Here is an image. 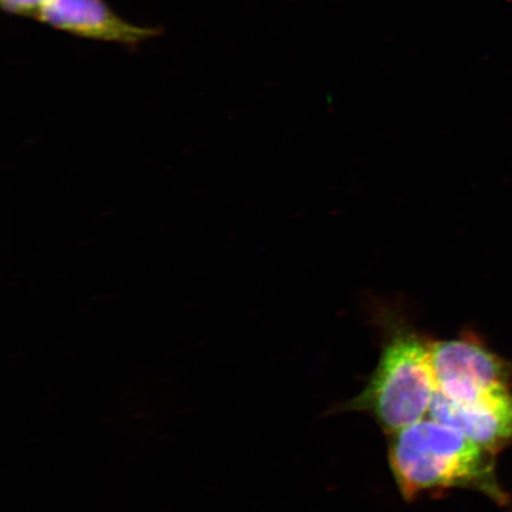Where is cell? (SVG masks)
<instances>
[{"instance_id":"1","label":"cell","mask_w":512,"mask_h":512,"mask_svg":"<svg viewBox=\"0 0 512 512\" xmlns=\"http://www.w3.org/2000/svg\"><path fill=\"white\" fill-rule=\"evenodd\" d=\"M495 457L456 428L430 416L389 435L390 471L407 502L462 489L504 504L507 495L496 477Z\"/></svg>"},{"instance_id":"2","label":"cell","mask_w":512,"mask_h":512,"mask_svg":"<svg viewBox=\"0 0 512 512\" xmlns=\"http://www.w3.org/2000/svg\"><path fill=\"white\" fill-rule=\"evenodd\" d=\"M375 313L383 330L379 362L360 394L343 408L369 415L389 437L430 415L437 383L431 339L398 309L380 304Z\"/></svg>"},{"instance_id":"3","label":"cell","mask_w":512,"mask_h":512,"mask_svg":"<svg viewBox=\"0 0 512 512\" xmlns=\"http://www.w3.org/2000/svg\"><path fill=\"white\" fill-rule=\"evenodd\" d=\"M437 393L457 403H470L512 390V363L486 348L473 334L432 341Z\"/></svg>"},{"instance_id":"4","label":"cell","mask_w":512,"mask_h":512,"mask_svg":"<svg viewBox=\"0 0 512 512\" xmlns=\"http://www.w3.org/2000/svg\"><path fill=\"white\" fill-rule=\"evenodd\" d=\"M37 22L66 34L96 42L137 47L162 34L120 17L106 0H50Z\"/></svg>"},{"instance_id":"5","label":"cell","mask_w":512,"mask_h":512,"mask_svg":"<svg viewBox=\"0 0 512 512\" xmlns=\"http://www.w3.org/2000/svg\"><path fill=\"white\" fill-rule=\"evenodd\" d=\"M428 416L456 428L495 456L512 444V390L470 403L453 402L437 393Z\"/></svg>"},{"instance_id":"6","label":"cell","mask_w":512,"mask_h":512,"mask_svg":"<svg viewBox=\"0 0 512 512\" xmlns=\"http://www.w3.org/2000/svg\"><path fill=\"white\" fill-rule=\"evenodd\" d=\"M49 2L50 0H0V5L6 14L37 21Z\"/></svg>"}]
</instances>
